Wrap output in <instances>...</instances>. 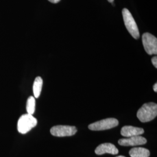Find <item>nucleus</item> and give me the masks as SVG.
Wrapping results in <instances>:
<instances>
[{"mask_svg":"<svg viewBox=\"0 0 157 157\" xmlns=\"http://www.w3.org/2000/svg\"><path fill=\"white\" fill-rule=\"evenodd\" d=\"M157 105L154 102H148L143 105L137 113V117L141 122H150L157 117Z\"/></svg>","mask_w":157,"mask_h":157,"instance_id":"nucleus-1","label":"nucleus"},{"mask_svg":"<svg viewBox=\"0 0 157 157\" xmlns=\"http://www.w3.org/2000/svg\"><path fill=\"white\" fill-rule=\"evenodd\" d=\"M37 124V120L29 113L22 115L17 122V130L21 134H26Z\"/></svg>","mask_w":157,"mask_h":157,"instance_id":"nucleus-2","label":"nucleus"},{"mask_svg":"<svg viewBox=\"0 0 157 157\" xmlns=\"http://www.w3.org/2000/svg\"><path fill=\"white\" fill-rule=\"evenodd\" d=\"M122 15L125 26L129 33L135 39H138L140 37L139 30L132 13L128 9L124 8L122 10Z\"/></svg>","mask_w":157,"mask_h":157,"instance_id":"nucleus-3","label":"nucleus"},{"mask_svg":"<svg viewBox=\"0 0 157 157\" xmlns=\"http://www.w3.org/2000/svg\"><path fill=\"white\" fill-rule=\"evenodd\" d=\"M119 124L118 120L115 118H107L100 121H97L89 125V129L94 130H104L112 129L117 126Z\"/></svg>","mask_w":157,"mask_h":157,"instance_id":"nucleus-4","label":"nucleus"},{"mask_svg":"<svg viewBox=\"0 0 157 157\" xmlns=\"http://www.w3.org/2000/svg\"><path fill=\"white\" fill-rule=\"evenodd\" d=\"M142 41L144 50L148 54H157V39L154 36L148 33L143 34L142 36Z\"/></svg>","mask_w":157,"mask_h":157,"instance_id":"nucleus-5","label":"nucleus"},{"mask_svg":"<svg viewBox=\"0 0 157 157\" xmlns=\"http://www.w3.org/2000/svg\"><path fill=\"white\" fill-rule=\"evenodd\" d=\"M50 132L51 135L56 137L72 136L76 133L77 129L72 126L58 125L52 127Z\"/></svg>","mask_w":157,"mask_h":157,"instance_id":"nucleus-6","label":"nucleus"},{"mask_svg":"<svg viewBox=\"0 0 157 157\" xmlns=\"http://www.w3.org/2000/svg\"><path fill=\"white\" fill-rule=\"evenodd\" d=\"M147 143L146 138L141 136H136L126 139H120L118 141L119 145L122 146H136L145 144Z\"/></svg>","mask_w":157,"mask_h":157,"instance_id":"nucleus-7","label":"nucleus"},{"mask_svg":"<svg viewBox=\"0 0 157 157\" xmlns=\"http://www.w3.org/2000/svg\"><path fill=\"white\" fill-rule=\"evenodd\" d=\"M95 152L97 155H102L106 153L116 155L118 154L119 151L115 146L111 143H104L96 148Z\"/></svg>","mask_w":157,"mask_h":157,"instance_id":"nucleus-8","label":"nucleus"},{"mask_svg":"<svg viewBox=\"0 0 157 157\" xmlns=\"http://www.w3.org/2000/svg\"><path fill=\"white\" fill-rule=\"evenodd\" d=\"M144 129L134 127L132 126H124L121 131V133L122 136L126 137H130L136 136H140L144 133Z\"/></svg>","mask_w":157,"mask_h":157,"instance_id":"nucleus-9","label":"nucleus"},{"mask_svg":"<svg viewBox=\"0 0 157 157\" xmlns=\"http://www.w3.org/2000/svg\"><path fill=\"white\" fill-rule=\"evenodd\" d=\"M129 155L131 157H149L150 152L145 148L135 147L130 150Z\"/></svg>","mask_w":157,"mask_h":157,"instance_id":"nucleus-10","label":"nucleus"},{"mask_svg":"<svg viewBox=\"0 0 157 157\" xmlns=\"http://www.w3.org/2000/svg\"><path fill=\"white\" fill-rule=\"evenodd\" d=\"M43 81L41 77L38 76L35 78L34 82L33 90L34 97L36 98H39L41 94V91L43 87Z\"/></svg>","mask_w":157,"mask_h":157,"instance_id":"nucleus-11","label":"nucleus"},{"mask_svg":"<svg viewBox=\"0 0 157 157\" xmlns=\"http://www.w3.org/2000/svg\"><path fill=\"white\" fill-rule=\"evenodd\" d=\"M36 107V100L35 98L32 96L29 97L26 103V111L29 114L32 115L35 112Z\"/></svg>","mask_w":157,"mask_h":157,"instance_id":"nucleus-12","label":"nucleus"},{"mask_svg":"<svg viewBox=\"0 0 157 157\" xmlns=\"http://www.w3.org/2000/svg\"><path fill=\"white\" fill-rule=\"evenodd\" d=\"M152 63L153 64V65L155 67H157V56H154L153 58H152L151 59Z\"/></svg>","mask_w":157,"mask_h":157,"instance_id":"nucleus-13","label":"nucleus"},{"mask_svg":"<svg viewBox=\"0 0 157 157\" xmlns=\"http://www.w3.org/2000/svg\"><path fill=\"white\" fill-rule=\"evenodd\" d=\"M48 1L53 4H56V3L59 2L61 0H48Z\"/></svg>","mask_w":157,"mask_h":157,"instance_id":"nucleus-14","label":"nucleus"},{"mask_svg":"<svg viewBox=\"0 0 157 157\" xmlns=\"http://www.w3.org/2000/svg\"><path fill=\"white\" fill-rule=\"evenodd\" d=\"M153 89H154V91H155V92H157V83H155V84L154 85V86H153Z\"/></svg>","mask_w":157,"mask_h":157,"instance_id":"nucleus-15","label":"nucleus"},{"mask_svg":"<svg viewBox=\"0 0 157 157\" xmlns=\"http://www.w3.org/2000/svg\"><path fill=\"white\" fill-rule=\"evenodd\" d=\"M108 2H113V0H108Z\"/></svg>","mask_w":157,"mask_h":157,"instance_id":"nucleus-16","label":"nucleus"},{"mask_svg":"<svg viewBox=\"0 0 157 157\" xmlns=\"http://www.w3.org/2000/svg\"><path fill=\"white\" fill-rule=\"evenodd\" d=\"M124 157V156H122V155H119V156H118V157Z\"/></svg>","mask_w":157,"mask_h":157,"instance_id":"nucleus-17","label":"nucleus"}]
</instances>
